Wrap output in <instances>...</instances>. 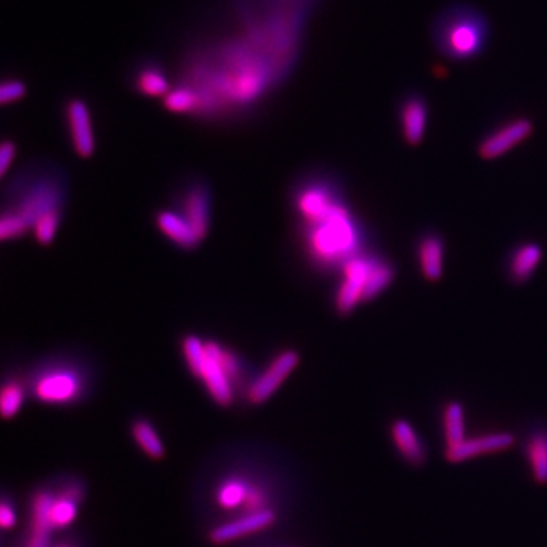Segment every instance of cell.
Returning a JSON list of instances; mask_svg holds the SVG:
<instances>
[{
    "instance_id": "6da1fadb",
    "label": "cell",
    "mask_w": 547,
    "mask_h": 547,
    "mask_svg": "<svg viewBox=\"0 0 547 547\" xmlns=\"http://www.w3.org/2000/svg\"><path fill=\"white\" fill-rule=\"evenodd\" d=\"M491 25L484 11L456 2L437 12L430 23V40L441 57L454 62L473 61L488 47Z\"/></svg>"
},
{
    "instance_id": "7a4b0ae2",
    "label": "cell",
    "mask_w": 547,
    "mask_h": 547,
    "mask_svg": "<svg viewBox=\"0 0 547 547\" xmlns=\"http://www.w3.org/2000/svg\"><path fill=\"white\" fill-rule=\"evenodd\" d=\"M363 232L346 202L341 201L327 216L306 224V249L316 265L336 268L365 253Z\"/></svg>"
},
{
    "instance_id": "3957f363",
    "label": "cell",
    "mask_w": 547,
    "mask_h": 547,
    "mask_svg": "<svg viewBox=\"0 0 547 547\" xmlns=\"http://www.w3.org/2000/svg\"><path fill=\"white\" fill-rule=\"evenodd\" d=\"M32 391L40 402L64 404L75 402L84 391V379L69 365H55L43 370L34 380Z\"/></svg>"
},
{
    "instance_id": "277c9868",
    "label": "cell",
    "mask_w": 547,
    "mask_h": 547,
    "mask_svg": "<svg viewBox=\"0 0 547 547\" xmlns=\"http://www.w3.org/2000/svg\"><path fill=\"white\" fill-rule=\"evenodd\" d=\"M376 254L362 253L342 265V282L335 294L338 314L348 315L361 303H365L368 275Z\"/></svg>"
},
{
    "instance_id": "5b68a950",
    "label": "cell",
    "mask_w": 547,
    "mask_h": 547,
    "mask_svg": "<svg viewBox=\"0 0 547 547\" xmlns=\"http://www.w3.org/2000/svg\"><path fill=\"white\" fill-rule=\"evenodd\" d=\"M532 133L534 124L527 118L506 120L484 135V139L480 140L478 145V154L484 160H494L520 145L527 137H531Z\"/></svg>"
},
{
    "instance_id": "8992f818",
    "label": "cell",
    "mask_w": 547,
    "mask_h": 547,
    "mask_svg": "<svg viewBox=\"0 0 547 547\" xmlns=\"http://www.w3.org/2000/svg\"><path fill=\"white\" fill-rule=\"evenodd\" d=\"M342 201L335 187L324 181L307 183L295 198V206L306 224L316 223Z\"/></svg>"
},
{
    "instance_id": "52a82bcc",
    "label": "cell",
    "mask_w": 547,
    "mask_h": 547,
    "mask_svg": "<svg viewBox=\"0 0 547 547\" xmlns=\"http://www.w3.org/2000/svg\"><path fill=\"white\" fill-rule=\"evenodd\" d=\"M299 356L295 350H284L274 357L269 367L249 388V400L253 404L266 402L290 372L298 367Z\"/></svg>"
},
{
    "instance_id": "ba28073f",
    "label": "cell",
    "mask_w": 547,
    "mask_h": 547,
    "mask_svg": "<svg viewBox=\"0 0 547 547\" xmlns=\"http://www.w3.org/2000/svg\"><path fill=\"white\" fill-rule=\"evenodd\" d=\"M398 125L403 140L411 146H419L428 131L429 103L420 92H408L398 103Z\"/></svg>"
},
{
    "instance_id": "9c48e42d",
    "label": "cell",
    "mask_w": 547,
    "mask_h": 547,
    "mask_svg": "<svg viewBox=\"0 0 547 547\" xmlns=\"http://www.w3.org/2000/svg\"><path fill=\"white\" fill-rule=\"evenodd\" d=\"M206 359L202 362L201 367L198 370L195 377L202 380L204 387L207 388L208 394L212 396L213 400L221 404V406H228L233 403V394H234V383L228 377L227 372L224 370L219 357H217V342H206Z\"/></svg>"
},
{
    "instance_id": "30bf717a",
    "label": "cell",
    "mask_w": 547,
    "mask_h": 547,
    "mask_svg": "<svg viewBox=\"0 0 547 547\" xmlns=\"http://www.w3.org/2000/svg\"><path fill=\"white\" fill-rule=\"evenodd\" d=\"M60 207H61L60 184L52 181H42L25 192L14 212L19 213L32 227L38 217L53 210H60Z\"/></svg>"
},
{
    "instance_id": "8fae6325",
    "label": "cell",
    "mask_w": 547,
    "mask_h": 547,
    "mask_svg": "<svg viewBox=\"0 0 547 547\" xmlns=\"http://www.w3.org/2000/svg\"><path fill=\"white\" fill-rule=\"evenodd\" d=\"M514 435L510 432H491L478 435L475 438H465L460 445L445 449V460L452 464H460L465 461L479 458L484 454L497 453L510 449L514 445Z\"/></svg>"
},
{
    "instance_id": "7c38bea8",
    "label": "cell",
    "mask_w": 547,
    "mask_h": 547,
    "mask_svg": "<svg viewBox=\"0 0 547 547\" xmlns=\"http://www.w3.org/2000/svg\"><path fill=\"white\" fill-rule=\"evenodd\" d=\"M66 118L77 154L81 159H90L94 152V135L87 103L81 99H70L66 107Z\"/></svg>"
},
{
    "instance_id": "4fadbf2b",
    "label": "cell",
    "mask_w": 547,
    "mask_h": 547,
    "mask_svg": "<svg viewBox=\"0 0 547 547\" xmlns=\"http://www.w3.org/2000/svg\"><path fill=\"white\" fill-rule=\"evenodd\" d=\"M275 522V514L271 510H264L258 512H247L245 516L241 517L238 520L225 523L221 527H215L210 538L216 544L223 543L234 542L238 538L247 537L254 532H260L271 527Z\"/></svg>"
},
{
    "instance_id": "5bb4252c",
    "label": "cell",
    "mask_w": 547,
    "mask_h": 547,
    "mask_svg": "<svg viewBox=\"0 0 547 547\" xmlns=\"http://www.w3.org/2000/svg\"><path fill=\"white\" fill-rule=\"evenodd\" d=\"M445 242L437 233H426L417 242V264L429 282H438L445 273Z\"/></svg>"
},
{
    "instance_id": "9a60e30c",
    "label": "cell",
    "mask_w": 547,
    "mask_h": 547,
    "mask_svg": "<svg viewBox=\"0 0 547 547\" xmlns=\"http://www.w3.org/2000/svg\"><path fill=\"white\" fill-rule=\"evenodd\" d=\"M391 439L403 460L411 465H421L426 461L428 450L424 445L423 439L415 430L412 424L406 420L398 419L391 424Z\"/></svg>"
},
{
    "instance_id": "2e32d148",
    "label": "cell",
    "mask_w": 547,
    "mask_h": 547,
    "mask_svg": "<svg viewBox=\"0 0 547 547\" xmlns=\"http://www.w3.org/2000/svg\"><path fill=\"white\" fill-rule=\"evenodd\" d=\"M53 496L47 491L37 493L32 501L31 534L26 542V547H51V529H53L49 518Z\"/></svg>"
},
{
    "instance_id": "e0dca14e",
    "label": "cell",
    "mask_w": 547,
    "mask_h": 547,
    "mask_svg": "<svg viewBox=\"0 0 547 547\" xmlns=\"http://www.w3.org/2000/svg\"><path fill=\"white\" fill-rule=\"evenodd\" d=\"M135 92L146 98H166V94L172 90L169 78L159 62L146 61L135 69Z\"/></svg>"
},
{
    "instance_id": "ac0fdd59",
    "label": "cell",
    "mask_w": 547,
    "mask_h": 547,
    "mask_svg": "<svg viewBox=\"0 0 547 547\" xmlns=\"http://www.w3.org/2000/svg\"><path fill=\"white\" fill-rule=\"evenodd\" d=\"M543 249L537 242L520 243L512 249L508 260V275L514 283H525L531 279L542 262Z\"/></svg>"
},
{
    "instance_id": "d6986e66",
    "label": "cell",
    "mask_w": 547,
    "mask_h": 547,
    "mask_svg": "<svg viewBox=\"0 0 547 547\" xmlns=\"http://www.w3.org/2000/svg\"><path fill=\"white\" fill-rule=\"evenodd\" d=\"M183 216L195 230L198 238L204 239L208 233V221H210V202L208 193L201 186L192 187L183 200Z\"/></svg>"
},
{
    "instance_id": "ffe728a7",
    "label": "cell",
    "mask_w": 547,
    "mask_h": 547,
    "mask_svg": "<svg viewBox=\"0 0 547 547\" xmlns=\"http://www.w3.org/2000/svg\"><path fill=\"white\" fill-rule=\"evenodd\" d=\"M157 227L165 234L166 238L171 239L180 249H192L201 242L197 233L187 223L186 217L180 213L163 210L157 215Z\"/></svg>"
},
{
    "instance_id": "44dd1931",
    "label": "cell",
    "mask_w": 547,
    "mask_h": 547,
    "mask_svg": "<svg viewBox=\"0 0 547 547\" xmlns=\"http://www.w3.org/2000/svg\"><path fill=\"white\" fill-rule=\"evenodd\" d=\"M525 458L534 480L542 486L547 484V429H538L529 435Z\"/></svg>"
},
{
    "instance_id": "7402d4cb",
    "label": "cell",
    "mask_w": 547,
    "mask_h": 547,
    "mask_svg": "<svg viewBox=\"0 0 547 547\" xmlns=\"http://www.w3.org/2000/svg\"><path fill=\"white\" fill-rule=\"evenodd\" d=\"M81 497H83V490L78 486H69L58 496H53L51 512H49L53 529L69 527L75 520Z\"/></svg>"
},
{
    "instance_id": "603a6c76",
    "label": "cell",
    "mask_w": 547,
    "mask_h": 547,
    "mask_svg": "<svg viewBox=\"0 0 547 547\" xmlns=\"http://www.w3.org/2000/svg\"><path fill=\"white\" fill-rule=\"evenodd\" d=\"M443 434H445V449L460 445L465 435V411L460 402H449L443 408Z\"/></svg>"
},
{
    "instance_id": "cb8c5ba5",
    "label": "cell",
    "mask_w": 547,
    "mask_h": 547,
    "mask_svg": "<svg viewBox=\"0 0 547 547\" xmlns=\"http://www.w3.org/2000/svg\"><path fill=\"white\" fill-rule=\"evenodd\" d=\"M396 279V268L394 265L382 257V256H374L371 271L368 275L367 290H365V303L377 298L379 295H382L385 290L393 284Z\"/></svg>"
},
{
    "instance_id": "d4e9b609",
    "label": "cell",
    "mask_w": 547,
    "mask_h": 547,
    "mask_svg": "<svg viewBox=\"0 0 547 547\" xmlns=\"http://www.w3.org/2000/svg\"><path fill=\"white\" fill-rule=\"evenodd\" d=\"M165 109L176 114H197L200 111V98L189 86H176L163 98Z\"/></svg>"
},
{
    "instance_id": "484cf974",
    "label": "cell",
    "mask_w": 547,
    "mask_h": 547,
    "mask_svg": "<svg viewBox=\"0 0 547 547\" xmlns=\"http://www.w3.org/2000/svg\"><path fill=\"white\" fill-rule=\"evenodd\" d=\"M133 437L135 443L140 445V449L152 460H161L165 456V447L160 437L155 432L152 424L148 423L146 420H139L133 424Z\"/></svg>"
},
{
    "instance_id": "4316f807",
    "label": "cell",
    "mask_w": 547,
    "mask_h": 547,
    "mask_svg": "<svg viewBox=\"0 0 547 547\" xmlns=\"http://www.w3.org/2000/svg\"><path fill=\"white\" fill-rule=\"evenodd\" d=\"M25 402V387L16 379H10L2 387V396H0V411L2 417L6 420L16 417Z\"/></svg>"
},
{
    "instance_id": "83f0119b",
    "label": "cell",
    "mask_w": 547,
    "mask_h": 547,
    "mask_svg": "<svg viewBox=\"0 0 547 547\" xmlns=\"http://www.w3.org/2000/svg\"><path fill=\"white\" fill-rule=\"evenodd\" d=\"M249 486L247 482L239 479H230L224 482L217 490L216 501L224 510H236L241 508L247 501Z\"/></svg>"
},
{
    "instance_id": "f1b7e54d",
    "label": "cell",
    "mask_w": 547,
    "mask_h": 547,
    "mask_svg": "<svg viewBox=\"0 0 547 547\" xmlns=\"http://www.w3.org/2000/svg\"><path fill=\"white\" fill-rule=\"evenodd\" d=\"M60 219H61L60 210L46 213V215H43L42 217L37 219L34 225H32V230H34V236H36L38 243L51 245L52 241L55 238V234H57Z\"/></svg>"
},
{
    "instance_id": "f546056e",
    "label": "cell",
    "mask_w": 547,
    "mask_h": 547,
    "mask_svg": "<svg viewBox=\"0 0 547 547\" xmlns=\"http://www.w3.org/2000/svg\"><path fill=\"white\" fill-rule=\"evenodd\" d=\"M29 228H31V225L26 223L25 219L14 210H8L0 217V238H2V241H12V239L20 238Z\"/></svg>"
},
{
    "instance_id": "4dcf8cb0",
    "label": "cell",
    "mask_w": 547,
    "mask_h": 547,
    "mask_svg": "<svg viewBox=\"0 0 547 547\" xmlns=\"http://www.w3.org/2000/svg\"><path fill=\"white\" fill-rule=\"evenodd\" d=\"M26 96V84L20 79H5L0 84V102L4 105L17 102Z\"/></svg>"
},
{
    "instance_id": "1f68e13d",
    "label": "cell",
    "mask_w": 547,
    "mask_h": 547,
    "mask_svg": "<svg viewBox=\"0 0 547 547\" xmlns=\"http://www.w3.org/2000/svg\"><path fill=\"white\" fill-rule=\"evenodd\" d=\"M266 506V494L264 490H260L257 486H249L247 501L243 503V508L247 512H258L268 510Z\"/></svg>"
},
{
    "instance_id": "d6a6232c",
    "label": "cell",
    "mask_w": 547,
    "mask_h": 547,
    "mask_svg": "<svg viewBox=\"0 0 547 547\" xmlns=\"http://www.w3.org/2000/svg\"><path fill=\"white\" fill-rule=\"evenodd\" d=\"M14 157H16V145H14V142L5 140L0 145V174L2 176H5L6 172H8L10 166L14 161Z\"/></svg>"
},
{
    "instance_id": "836d02e7",
    "label": "cell",
    "mask_w": 547,
    "mask_h": 547,
    "mask_svg": "<svg viewBox=\"0 0 547 547\" xmlns=\"http://www.w3.org/2000/svg\"><path fill=\"white\" fill-rule=\"evenodd\" d=\"M0 525L4 529H11L16 525V511L6 501L0 506Z\"/></svg>"
},
{
    "instance_id": "e575fe53",
    "label": "cell",
    "mask_w": 547,
    "mask_h": 547,
    "mask_svg": "<svg viewBox=\"0 0 547 547\" xmlns=\"http://www.w3.org/2000/svg\"><path fill=\"white\" fill-rule=\"evenodd\" d=\"M303 2H306V4H310V2H312V0H303Z\"/></svg>"
},
{
    "instance_id": "d590c367",
    "label": "cell",
    "mask_w": 547,
    "mask_h": 547,
    "mask_svg": "<svg viewBox=\"0 0 547 547\" xmlns=\"http://www.w3.org/2000/svg\"><path fill=\"white\" fill-rule=\"evenodd\" d=\"M60 547H61V546H60ZM62 547H64V546H62Z\"/></svg>"
}]
</instances>
